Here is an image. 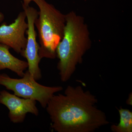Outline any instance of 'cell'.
Listing matches in <instances>:
<instances>
[{"instance_id":"obj_1","label":"cell","mask_w":132,"mask_h":132,"mask_svg":"<svg viewBox=\"0 0 132 132\" xmlns=\"http://www.w3.org/2000/svg\"><path fill=\"white\" fill-rule=\"evenodd\" d=\"M97 97L82 86L69 85L64 94L54 95L46 108L57 132H93L110 123L97 107Z\"/></svg>"},{"instance_id":"obj_2","label":"cell","mask_w":132,"mask_h":132,"mask_svg":"<svg viewBox=\"0 0 132 132\" xmlns=\"http://www.w3.org/2000/svg\"><path fill=\"white\" fill-rule=\"evenodd\" d=\"M65 17L64 36L55 51L56 57L59 59L57 68L63 82L71 79L92 45L88 26L84 17L74 11L69 12Z\"/></svg>"},{"instance_id":"obj_3","label":"cell","mask_w":132,"mask_h":132,"mask_svg":"<svg viewBox=\"0 0 132 132\" xmlns=\"http://www.w3.org/2000/svg\"><path fill=\"white\" fill-rule=\"evenodd\" d=\"M39 7L38 16L35 22L39 43V54L41 59L56 57V48L64 36L65 14L45 0H34Z\"/></svg>"},{"instance_id":"obj_4","label":"cell","mask_w":132,"mask_h":132,"mask_svg":"<svg viewBox=\"0 0 132 132\" xmlns=\"http://www.w3.org/2000/svg\"><path fill=\"white\" fill-rule=\"evenodd\" d=\"M0 85L11 90L18 97L39 102L45 108L55 94L63 90L61 86H46L38 83L28 70L21 79H14L6 74H0Z\"/></svg>"},{"instance_id":"obj_5","label":"cell","mask_w":132,"mask_h":132,"mask_svg":"<svg viewBox=\"0 0 132 132\" xmlns=\"http://www.w3.org/2000/svg\"><path fill=\"white\" fill-rule=\"evenodd\" d=\"M26 13L28 27L26 48L21 54L27 59L28 64V71L36 81L41 79V71L39 64L41 59L39 54V45L36 41L37 33L35 30V22L38 16V12L32 7L23 6Z\"/></svg>"},{"instance_id":"obj_6","label":"cell","mask_w":132,"mask_h":132,"mask_svg":"<svg viewBox=\"0 0 132 132\" xmlns=\"http://www.w3.org/2000/svg\"><path fill=\"white\" fill-rule=\"evenodd\" d=\"M26 13L20 12L13 23H3L0 26V43L7 45L18 54H21L26 47V33L28 25Z\"/></svg>"},{"instance_id":"obj_7","label":"cell","mask_w":132,"mask_h":132,"mask_svg":"<svg viewBox=\"0 0 132 132\" xmlns=\"http://www.w3.org/2000/svg\"><path fill=\"white\" fill-rule=\"evenodd\" d=\"M0 104L6 107L9 110V117L13 123L24 122L26 114L32 113L39 115V110L36 106V101L31 99L21 98L5 90L0 92Z\"/></svg>"},{"instance_id":"obj_8","label":"cell","mask_w":132,"mask_h":132,"mask_svg":"<svg viewBox=\"0 0 132 132\" xmlns=\"http://www.w3.org/2000/svg\"><path fill=\"white\" fill-rule=\"evenodd\" d=\"M10 48L7 45L0 43V71L8 69L19 76H24V71L28 68L27 61L17 59L11 54Z\"/></svg>"},{"instance_id":"obj_9","label":"cell","mask_w":132,"mask_h":132,"mask_svg":"<svg viewBox=\"0 0 132 132\" xmlns=\"http://www.w3.org/2000/svg\"><path fill=\"white\" fill-rule=\"evenodd\" d=\"M120 116L119 123L112 125L111 131L113 132H132V112L130 110L120 108L118 109Z\"/></svg>"},{"instance_id":"obj_10","label":"cell","mask_w":132,"mask_h":132,"mask_svg":"<svg viewBox=\"0 0 132 132\" xmlns=\"http://www.w3.org/2000/svg\"><path fill=\"white\" fill-rule=\"evenodd\" d=\"M132 93H130L129 95L127 100L126 102L127 105H132Z\"/></svg>"},{"instance_id":"obj_11","label":"cell","mask_w":132,"mask_h":132,"mask_svg":"<svg viewBox=\"0 0 132 132\" xmlns=\"http://www.w3.org/2000/svg\"><path fill=\"white\" fill-rule=\"evenodd\" d=\"M23 3L22 4L23 6L27 7L29 6V4L32 1H34V0H23Z\"/></svg>"},{"instance_id":"obj_12","label":"cell","mask_w":132,"mask_h":132,"mask_svg":"<svg viewBox=\"0 0 132 132\" xmlns=\"http://www.w3.org/2000/svg\"><path fill=\"white\" fill-rule=\"evenodd\" d=\"M5 16H4V14L2 13L1 12H0V23H1L3 20H4Z\"/></svg>"}]
</instances>
